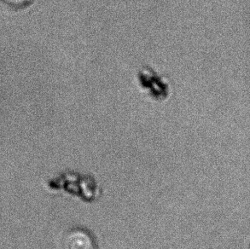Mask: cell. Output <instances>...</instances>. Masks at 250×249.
Returning <instances> with one entry per match:
<instances>
[{"label": "cell", "mask_w": 250, "mask_h": 249, "mask_svg": "<svg viewBox=\"0 0 250 249\" xmlns=\"http://www.w3.org/2000/svg\"><path fill=\"white\" fill-rule=\"evenodd\" d=\"M4 4L12 8H21L31 3V0H1Z\"/></svg>", "instance_id": "obj_3"}, {"label": "cell", "mask_w": 250, "mask_h": 249, "mask_svg": "<svg viewBox=\"0 0 250 249\" xmlns=\"http://www.w3.org/2000/svg\"><path fill=\"white\" fill-rule=\"evenodd\" d=\"M140 89L156 101H164L170 94V84L165 78L149 67L140 69L138 74Z\"/></svg>", "instance_id": "obj_1"}, {"label": "cell", "mask_w": 250, "mask_h": 249, "mask_svg": "<svg viewBox=\"0 0 250 249\" xmlns=\"http://www.w3.org/2000/svg\"><path fill=\"white\" fill-rule=\"evenodd\" d=\"M62 249H98L91 233L80 228L69 230L62 240Z\"/></svg>", "instance_id": "obj_2"}]
</instances>
